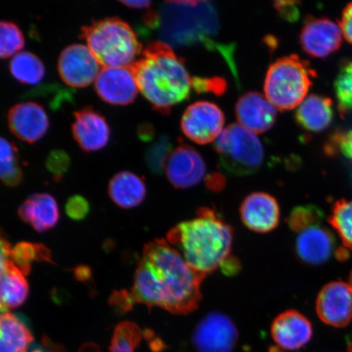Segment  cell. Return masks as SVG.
Returning a JSON list of instances; mask_svg holds the SVG:
<instances>
[{
	"label": "cell",
	"instance_id": "8992f818",
	"mask_svg": "<svg viewBox=\"0 0 352 352\" xmlns=\"http://www.w3.org/2000/svg\"><path fill=\"white\" fill-rule=\"evenodd\" d=\"M312 72L306 61L296 55L276 60L268 68L264 82L266 98L280 110L298 107L312 85Z\"/></svg>",
	"mask_w": 352,
	"mask_h": 352
},
{
	"label": "cell",
	"instance_id": "f35d334b",
	"mask_svg": "<svg viewBox=\"0 0 352 352\" xmlns=\"http://www.w3.org/2000/svg\"><path fill=\"white\" fill-rule=\"evenodd\" d=\"M334 142L337 144L338 151L343 157L352 161V130L341 132L333 138Z\"/></svg>",
	"mask_w": 352,
	"mask_h": 352
},
{
	"label": "cell",
	"instance_id": "ab89813d",
	"mask_svg": "<svg viewBox=\"0 0 352 352\" xmlns=\"http://www.w3.org/2000/svg\"><path fill=\"white\" fill-rule=\"evenodd\" d=\"M274 7L280 16L286 21H296L298 19L299 14H300L296 2H275Z\"/></svg>",
	"mask_w": 352,
	"mask_h": 352
},
{
	"label": "cell",
	"instance_id": "3957f363",
	"mask_svg": "<svg viewBox=\"0 0 352 352\" xmlns=\"http://www.w3.org/2000/svg\"><path fill=\"white\" fill-rule=\"evenodd\" d=\"M167 242L193 270L206 276L231 256L233 230L214 210L204 208L171 228Z\"/></svg>",
	"mask_w": 352,
	"mask_h": 352
},
{
	"label": "cell",
	"instance_id": "f546056e",
	"mask_svg": "<svg viewBox=\"0 0 352 352\" xmlns=\"http://www.w3.org/2000/svg\"><path fill=\"white\" fill-rule=\"evenodd\" d=\"M142 340V332L138 324L131 321L118 324L114 329L110 352H135Z\"/></svg>",
	"mask_w": 352,
	"mask_h": 352
},
{
	"label": "cell",
	"instance_id": "83f0119b",
	"mask_svg": "<svg viewBox=\"0 0 352 352\" xmlns=\"http://www.w3.org/2000/svg\"><path fill=\"white\" fill-rule=\"evenodd\" d=\"M11 261L25 276L30 274L34 261L54 263L50 250L45 245L25 241L12 249Z\"/></svg>",
	"mask_w": 352,
	"mask_h": 352
},
{
	"label": "cell",
	"instance_id": "b9f144b4",
	"mask_svg": "<svg viewBox=\"0 0 352 352\" xmlns=\"http://www.w3.org/2000/svg\"><path fill=\"white\" fill-rule=\"evenodd\" d=\"M340 26L343 36L352 43V3L343 11Z\"/></svg>",
	"mask_w": 352,
	"mask_h": 352
},
{
	"label": "cell",
	"instance_id": "ac0fdd59",
	"mask_svg": "<svg viewBox=\"0 0 352 352\" xmlns=\"http://www.w3.org/2000/svg\"><path fill=\"white\" fill-rule=\"evenodd\" d=\"M240 214L244 226L254 232H270L280 222L278 202L267 192H256L246 197L241 205Z\"/></svg>",
	"mask_w": 352,
	"mask_h": 352
},
{
	"label": "cell",
	"instance_id": "d6a6232c",
	"mask_svg": "<svg viewBox=\"0 0 352 352\" xmlns=\"http://www.w3.org/2000/svg\"><path fill=\"white\" fill-rule=\"evenodd\" d=\"M322 210L314 205L298 206L294 208L288 218L290 230L298 233L305 228L322 223Z\"/></svg>",
	"mask_w": 352,
	"mask_h": 352
},
{
	"label": "cell",
	"instance_id": "e0dca14e",
	"mask_svg": "<svg viewBox=\"0 0 352 352\" xmlns=\"http://www.w3.org/2000/svg\"><path fill=\"white\" fill-rule=\"evenodd\" d=\"M341 26L327 19L307 21L301 30L300 43L308 55L325 58L340 47Z\"/></svg>",
	"mask_w": 352,
	"mask_h": 352
},
{
	"label": "cell",
	"instance_id": "8d00e7d4",
	"mask_svg": "<svg viewBox=\"0 0 352 352\" xmlns=\"http://www.w3.org/2000/svg\"><path fill=\"white\" fill-rule=\"evenodd\" d=\"M192 86L197 92H213L214 94L221 95L226 91V82L220 78H192Z\"/></svg>",
	"mask_w": 352,
	"mask_h": 352
},
{
	"label": "cell",
	"instance_id": "681fc988",
	"mask_svg": "<svg viewBox=\"0 0 352 352\" xmlns=\"http://www.w3.org/2000/svg\"><path fill=\"white\" fill-rule=\"evenodd\" d=\"M80 352H100L99 347L94 344H86L81 349Z\"/></svg>",
	"mask_w": 352,
	"mask_h": 352
},
{
	"label": "cell",
	"instance_id": "44dd1931",
	"mask_svg": "<svg viewBox=\"0 0 352 352\" xmlns=\"http://www.w3.org/2000/svg\"><path fill=\"white\" fill-rule=\"evenodd\" d=\"M19 214L22 221L30 224L38 232L52 230L60 219L55 198L45 192L29 197L20 206Z\"/></svg>",
	"mask_w": 352,
	"mask_h": 352
},
{
	"label": "cell",
	"instance_id": "7bdbcfd3",
	"mask_svg": "<svg viewBox=\"0 0 352 352\" xmlns=\"http://www.w3.org/2000/svg\"><path fill=\"white\" fill-rule=\"evenodd\" d=\"M28 352H64L63 347L55 344L50 338L44 337L41 344L35 343L30 346Z\"/></svg>",
	"mask_w": 352,
	"mask_h": 352
},
{
	"label": "cell",
	"instance_id": "816d5d0a",
	"mask_svg": "<svg viewBox=\"0 0 352 352\" xmlns=\"http://www.w3.org/2000/svg\"><path fill=\"white\" fill-rule=\"evenodd\" d=\"M349 286L351 289H352V271L351 272L350 276H349Z\"/></svg>",
	"mask_w": 352,
	"mask_h": 352
},
{
	"label": "cell",
	"instance_id": "603a6c76",
	"mask_svg": "<svg viewBox=\"0 0 352 352\" xmlns=\"http://www.w3.org/2000/svg\"><path fill=\"white\" fill-rule=\"evenodd\" d=\"M296 118L303 129L312 132L323 131L333 121L332 100L318 95L307 96L298 105Z\"/></svg>",
	"mask_w": 352,
	"mask_h": 352
},
{
	"label": "cell",
	"instance_id": "1f68e13d",
	"mask_svg": "<svg viewBox=\"0 0 352 352\" xmlns=\"http://www.w3.org/2000/svg\"><path fill=\"white\" fill-rule=\"evenodd\" d=\"M173 145L168 136L162 135L153 143L145 153V162L149 170L156 175H161L165 170V166Z\"/></svg>",
	"mask_w": 352,
	"mask_h": 352
},
{
	"label": "cell",
	"instance_id": "f6af8a7d",
	"mask_svg": "<svg viewBox=\"0 0 352 352\" xmlns=\"http://www.w3.org/2000/svg\"><path fill=\"white\" fill-rule=\"evenodd\" d=\"M206 186L213 191H219L226 186V180H224L221 175L214 173L208 175L206 179Z\"/></svg>",
	"mask_w": 352,
	"mask_h": 352
},
{
	"label": "cell",
	"instance_id": "d590c367",
	"mask_svg": "<svg viewBox=\"0 0 352 352\" xmlns=\"http://www.w3.org/2000/svg\"><path fill=\"white\" fill-rule=\"evenodd\" d=\"M90 205L85 197L80 195L69 198L65 205V212L68 217L76 221L85 219L89 214Z\"/></svg>",
	"mask_w": 352,
	"mask_h": 352
},
{
	"label": "cell",
	"instance_id": "ee69618b",
	"mask_svg": "<svg viewBox=\"0 0 352 352\" xmlns=\"http://www.w3.org/2000/svg\"><path fill=\"white\" fill-rule=\"evenodd\" d=\"M220 270H222L223 274L228 276H233L239 274L241 270V263L239 259L233 257L232 255L224 261L220 267Z\"/></svg>",
	"mask_w": 352,
	"mask_h": 352
},
{
	"label": "cell",
	"instance_id": "4316f807",
	"mask_svg": "<svg viewBox=\"0 0 352 352\" xmlns=\"http://www.w3.org/2000/svg\"><path fill=\"white\" fill-rule=\"evenodd\" d=\"M23 179L19 151L15 144L0 136V180L6 186L16 187Z\"/></svg>",
	"mask_w": 352,
	"mask_h": 352
},
{
	"label": "cell",
	"instance_id": "2e32d148",
	"mask_svg": "<svg viewBox=\"0 0 352 352\" xmlns=\"http://www.w3.org/2000/svg\"><path fill=\"white\" fill-rule=\"evenodd\" d=\"M8 123L16 138L29 144L43 138L50 127L45 109L33 101H26L12 107L8 113Z\"/></svg>",
	"mask_w": 352,
	"mask_h": 352
},
{
	"label": "cell",
	"instance_id": "6da1fadb",
	"mask_svg": "<svg viewBox=\"0 0 352 352\" xmlns=\"http://www.w3.org/2000/svg\"><path fill=\"white\" fill-rule=\"evenodd\" d=\"M205 277L168 242L157 239L145 245L130 293L135 303L148 309L157 307L173 314L188 315L199 306Z\"/></svg>",
	"mask_w": 352,
	"mask_h": 352
},
{
	"label": "cell",
	"instance_id": "836d02e7",
	"mask_svg": "<svg viewBox=\"0 0 352 352\" xmlns=\"http://www.w3.org/2000/svg\"><path fill=\"white\" fill-rule=\"evenodd\" d=\"M334 91L342 111H352V63L341 68L334 81Z\"/></svg>",
	"mask_w": 352,
	"mask_h": 352
},
{
	"label": "cell",
	"instance_id": "9a60e30c",
	"mask_svg": "<svg viewBox=\"0 0 352 352\" xmlns=\"http://www.w3.org/2000/svg\"><path fill=\"white\" fill-rule=\"evenodd\" d=\"M167 179L176 188L195 187L205 177L206 166L200 153L188 145H180L170 153L165 166Z\"/></svg>",
	"mask_w": 352,
	"mask_h": 352
},
{
	"label": "cell",
	"instance_id": "f5cc1de1",
	"mask_svg": "<svg viewBox=\"0 0 352 352\" xmlns=\"http://www.w3.org/2000/svg\"><path fill=\"white\" fill-rule=\"evenodd\" d=\"M349 351L352 352V343H351V344L349 345Z\"/></svg>",
	"mask_w": 352,
	"mask_h": 352
},
{
	"label": "cell",
	"instance_id": "277c9868",
	"mask_svg": "<svg viewBox=\"0 0 352 352\" xmlns=\"http://www.w3.org/2000/svg\"><path fill=\"white\" fill-rule=\"evenodd\" d=\"M160 16V35L168 45L187 46L201 42L206 46L214 47L210 37L217 34L219 19L212 3L166 2Z\"/></svg>",
	"mask_w": 352,
	"mask_h": 352
},
{
	"label": "cell",
	"instance_id": "5b68a950",
	"mask_svg": "<svg viewBox=\"0 0 352 352\" xmlns=\"http://www.w3.org/2000/svg\"><path fill=\"white\" fill-rule=\"evenodd\" d=\"M80 37L103 67H127L142 52L134 30L118 17L92 21L83 26Z\"/></svg>",
	"mask_w": 352,
	"mask_h": 352
},
{
	"label": "cell",
	"instance_id": "7dc6e473",
	"mask_svg": "<svg viewBox=\"0 0 352 352\" xmlns=\"http://www.w3.org/2000/svg\"><path fill=\"white\" fill-rule=\"evenodd\" d=\"M74 276H76L78 280L85 283V281L91 280V272L89 267L80 266L74 270Z\"/></svg>",
	"mask_w": 352,
	"mask_h": 352
},
{
	"label": "cell",
	"instance_id": "74e56055",
	"mask_svg": "<svg viewBox=\"0 0 352 352\" xmlns=\"http://www.w3.org/2000/svg\"><path fill=\"white\" fill-rule=\"evenodd\" d=\"M109 303L114 311L122 314L130 311L135 305L130 292L126 289L114 292L109 299Z\"/></svg>",
	"mask_w": 352,
	"mask_h": 352
},
{
	"label": "cell",
	"instance_id": "7c38bea8",
	"mask_svg": "<svg viewBox=\"0 0 352 352\" xmlns=\"http://www.w3.org/2000/svg\"><path fill=\"white\" fill-rule=\"evenodd\" d=\"M311 324L296 310H288L277 316L271 327L275 342L272 352H290L301 349L312 337Z\"/></svg>",
	"mask_w": 352,
	"mask_h": 352
},
{
	"label": "cell",
	"instance_id": "52a82bcc",
	"mask_svg": "<svg viewBox=\"0 0 352 352\" xmlns=\"http://www.w3.org/2000/svg\"><path fill=\"white\" fill-rule=\"evenodd\" d=\"M214 149L223 168L237 176L256 173L264 160L263 146L256 135L235 123L223 130Z\"/></svg>",
	"mask_w": 352,
	"mask_h": 352
},
{
	"label": "cell",
	"instance_id": "ba28073f",
	"mask_svg": "<svg viewBox=\"0 0 352 352\" xmlns=\"http://www.w3.org/2000/svg\"><path fill=\"white\" fill-rule=\"evenodd\" d=\"M239 333L228 316L210 312L197 324L192 342L197 352H232Z\"/></svg>",
	"mask_w": 352,
	"mask_h": 352
},
{
	"label": "cell",
	"instance_id": "e575fe53",
	"mask_svg": "<svg viewBox=\"0 0 352 352\" xmlns=\"http://www.w3.org/2000/svg\"><path fill=\"white\" fill-rule=\"evenodd\" d=\"M70 164H72V160L69 154L61 149L52 151L46 160L47 169L56 182H59L67 173Z\"/></svg>",
	"mask_w": 352,
	"mask_h": 352
},
{
	"label": "cell",
	"instance_id": "f907efd6",
	"mask_svg": "<svg viewBox=\"0 0 352 352\" xmlns=\"http://www.w3.org/2000/svg\"><path fill=\"white\" fill-rule=\"evenodd\" d=\"M8 309H7L6 307L4 306L2 302L1 297H0V315L6 314V312H8Z\"/></svg>",
	"mask_w": 352,
	"mask_h": 352
},
{
	"label": "cell",
	"instance_id": "cb8c5ba5",
	"mask_svg": "<svg viewBox=\"0 0 352 352\" xmlns=\"http://www.w3.org/2000/svg\"><path fill=\"white\" fill-rule=\"evenodd\" d=\"M34 337L20 316L0 315V352H28Z\"/></svg>",
	"mask_w": 352,
	"mask_h": 352
},
{
	"label": "cell",
	"instance_id": "7a4b0ae2",
	"mask_svg": "<svg viewBox=\"0 0 352 352\" xmlns=\"http://www.w3.org/2000/svg\"><path fill=\"white\" fill-rule=\"evenodd\" d=\"M139 91L157 111L169 113L175 104L186 100L192 81L182 58L164 42H153L130 65Z\"/></svg>",
	"mask_w": 352,
	"mask_h": 352
},
{
	"label": "cell",
	"instance_id": "4fadbf2b",
	"mask_svg": "<svg viewBox=\"0 0 352 352\" xmlns=\"http://www.w3.org/2000/svg\"><path fill=\"white\" fill-rule=\"evenodd\" d=\"M95 89L101 100L113 105L133 102L139 91L130 66L101 69L95 81Z\"/></svg>",
	"mask_w": 352,
	"mask_h": 352
},
{
	"label": "cell",
	"instance_id": "d4e9b609",
	"mask_svg": "<svg viewBox=\"0 0 352 352\" xmlns=\"http://www.w3.org/2000/svg\"><path fill=\"white\" fill-rule=\"evenodd\" d=\"M29 296L25 276L11 262L0 276V297L4 306L16 308L24 305Z\"/></svg>",
	"mask_w": 352,
	"mask_h": 352
},
{
	"label": "cell",
	"instance_id": "60d3db41",
	"mask_svg": "<svg viewBox=\"0 0 352 352\" xmlns=\"http://www.w3.org/2000/svg\"><path fill=\"white\" fill-rule=\"evenodd\" d=\"M12 248L10 241L4 233L0 230V276L6 271L11 261Z\"/></svg>",
	"mask_w": 352,
	"mask_h": 352
},
{
	"label": "cell",
	"instance_id": "bcb514c9",
	"mask_svg": "<svg viewBox=\"0 0 352 352\" xmlns=\"http://www.w3.org/2000/svg\"><path fill=\"white\" fill-rule=\"evenodd\" d=\"M138 135L142 142H151L153 139L154 130L153 126L148 123H144L138 127Z\"/></svg>",
	"mask_w": 352,
	"mask_h": 352
},
{
	"label": "cell",
	"instance_id": "8fae6325",
	"mask_svg": "<svg viewBox=\"0 0 352 352\" xmlns=\"http://www.w3.org/2000/svg\"><path fill=\"white\" fill-rule=\"evenodd\" d=\"M316 309L324 323L345 327L352 320V289L343 281L325 285L316 298Z\"/></svg>",
	"mask_w": 352,
	"mask_h": 352
},
{
	"label": "cell",
	"instance_id": "4dcf8cb0",
	"mask_svg": "<svg viewBox=\"0 0 352 352\" xmlns=\"http://www.w3.org/2000/svg\"><path fill=\"white\" fill-rule=\"evenodd\" d=\"M25 37L14 22L0 21V59L19 54L25 46Z\"/></svg>",
	"mask_w": 352,
	"mask_h": 352
},
{
	"label": "cell",
	"instance_id": "f1b7e54d",
	"mask_svg": "<svg viewBox=\"0 0 352 352\" xmlns=\"http://www.w3.org/2000/svg\"><path fill=\"white\" fill-rule=\"evenodd\" d=\"M328 219L340 236L344 248L352 250V200L336 201Z\"/></svg>",
	"mask_w": 352,
	"mask_h": 352
},
{
	"label": "cell",
	"instance_id": "484cf974",
	"mask_svg": "<svg viewBox=\"0 0 352 352\" xmlns=\"http://www.w3.org/2000/svg\"><path fill=\"white\" fill-rule=\"evenodd\" d=\"M10 69L12 76L23 85H35L45 76V67L36 55L21 52L12 57Z\"/></svg>",
	"mask_w": 352,
	"mask_h": 352
},
{
	"label": "cell",
	"instance_id": "d6986e66",
	"mask_svg": "<svg viewBox=\"0 0 352 352\" xmlns=\"http://www.w3.org/2000/svg\"><path fill=\"white\" fill-rule=\"evenodd\" d=\"M72 132L79 147L85 152L100 151L107 146L110 138L107 120L91 107L74 113Z\"/></svg>",
	"mask_w": 352,
	"mask_h": 352
},
{
	"label": "cell",
	"instance_id": "9c48e42d",
	"mask_svg": "<svg viewBox=\"0 0 352 352\" xmlns=\"http://www.w3.org/2000/svg\"><path fill=\"white\" fill-rule=\"evenodd\" d=\"M224 121L223 113L217 104L209 101H198L184 111L182 129L192 142L206 144L213 142L221 134Z\"/></svg>",
	"mask_w": 352,
	"mask_h": 352
},
{
	"label": "cell",
	"instance_id": "ffe728a7",
	"mask_svg": "<svg viewBox=\"0 0 352 352\" xmlns=\"http://www.w3.org/2000/svg\"><path fill=\"white\" fill-rule=\"evenodd\" d=\"M277 109L257 91L242 96L236 104L237 120L254 134L270 131L275 124Z\"/></svg>",
	"mask_w": 352,
	"mask_h": 352
},
{
	"label": "cell",
	"instance_id": "c3c4849f",
	"mask_svg": "<svg viewBox=\"0 0 352 352\" xmlns=\"http://www.w3.org/2000/svg\"><path fill=\"white\" fill-rule=\"evenodd\" d=\"M123 6L135 10H149L151 8L152 2L146 0H138V1H120Z\"/></svg>",
	"mask_w": 352,
	"mask_h": 352
},
{
	"label": "cell",
	"instance_id": "30bf717a",
	"mask_svg": "<svg viewBox=\"0 0 352 352\" xmlns=\"http://www.w3.org/2000/svg\"><path fill=\"white\" fill-rule=\"evenodd\" d=\"M100 64L87 46L76 43L61 52L58 72L66 85L74 88L89 86L100 72Z\"/></svg>",
	"mask_w": 352,
	"mask_h": 352
},
{
	"label": "cell",
	"instance_id": "7402d4cb",
	"mask_svg": "<svg viewBox=\"0 0 352 352\" xmlns=\"http://www.w3.org/2000/svg\"><path fill=\"white\" fill-rule=\"evenodd\" d=\"M146 192L144 180L127 170L114 175L109 184L110 198L122 209L135 208L142 204Z\"/></svg>",
	"mask_w": 352,
	"mask_h": 352
},
{
	"label": "cell",
	"instance_id": "5bb4252c",
	"mask_svg": "<svg viewBox=\"0 0 352 352\" xmlns=\"http://www.w3.org/2000/svg\"><path fill=\"white\" fill-rule=\"evenodd\" d=\"M294 249L299 261L310 266H319L337 254L336 236L331 230L315 224L298 232Z\"/></svg>",
	"mask_w": 352,
	"mask_h": 352
}]
</instances>
